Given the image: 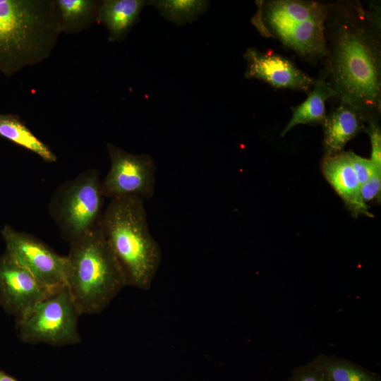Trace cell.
<instances>
[{
	"label": "cell",
	"instance_id": "1",
	"mask_svg": "<svg viewBox=\"0 0 381 381\" xmlns=\"http://www.w3.org/2000/svg\"><path fill=\"white\" fill-rule=\"evenodd\" d=\"M380 8V1L368 8L359 1L327 3L321 75L339 102L360 110L368 121L381 112Z\"/></svg>",
	"mask_w": 381,
	"mask_h": 381
},
{
	"label": "cell",
	"instance_id": "2",
	"mask_svg": "<svg viewBox=\"0 0 381 381\" xmlns=\"http://www.w3.org/2000/svg\"><path fill=\"white\" fill-rule=\"evenodd\" d=\"M61 33L55 0H0V72L47 59Z\"/></svg>",
	"mask_w": 381,
	"mask_h": 381
},
{
	"label": "cell",
	"instance_id": "3",
	"mask_svg": "<svg viewBox=\"0 0 381 381\" xmlns=\"http://www.w3.org/2000/svg\"><path fill=\"white\" fill-rule=\"evenodd\" d=\"M100 228L126 285L149 289L162 255L159 245L149 231L144 200L136 196L110 199L103 212Z\"/></svg>",
	"mask_w": 381,
	"mask_h": 381
},
{
	"label": "cell",
	"instance_id": "4",
	"mask_svg": "<svg viewBox=\"0 0 381 381\" xmlns=\"http://www.w3.org/2000/svg\"><path fill=\"white\" fill-rule=\"evenodd\" d=\"M66 287L82 314L102 312L126 285L100 226L69 245Z\"/></svg>",
	"mask_w": 381,
	"mask_h": 381
},
{
	"label": "cell",
	"instance_id": "5",
	"mask_svg": "<svg viewBox=\"0 0 381 381\" xmlns=\"http://www.w3.org/2000/svg\"><path fill=\"white\" fill-rule=\"evenodd\" d=\"M251 22L264 37L279 40L302 60L322 61L326 45L327 3L310 0L256 1Z\"/></svg>",
	"mask_w": 381,
	"mask_h": 381
},
{
	"label": "cell",
	"instance_id": "6",
	"mask_svg": "<svg viewBox=\"0 0 381 381\" xmlns=\"http://www.w3.org/2000/svg\"><path fill=\"white\" fill-rule=\"evenodd\" d=\"M101 184L99 171L91 168L64 182L54 192L49 214L69 245L100 226L105 198Z\"/></svg>",
	"mask_w": 381,
	"mask_h": 381
},
{
	"label": "cell",
	"instance_id": "7",
	"mask_svg": "<svg viewBox=\"0 0 381 381\" xmlns=\"http://www.w3.org/2000/svg\"><path fill=\"white\" fill-rule=\"evenodd\" d=\"M81 315L66 286L42 301L24 320L16 323L19 339L25 344L64 346L78 344Z\"/></svg>",
	"mask_w": 381,
	"mask_h": 381
},
{
	"label": "cell",
	"instance_id": "8",
	"mask_svg": "<svg viewBox=\"0 0 381 381\" xmlns=\"http://www.w3.org/2000/svg\"><path fill=\"white\" fill-rule=\"evenodd\" d=\"M110 168L102 180L104 198L136 196L151 198L155 190V163L147 154H133L109 143Z\"/></svg>",
	"mask_w": 381,
	"mask_h": 381
},
{
	"label": "cell",
	"instance_id": "9",
	"mask_svg": "<svg viewBox=\"0 0 381 381\" xmlns=\"http://www.w3.org/2000/svg\"><path fill=\"white\" fill-rule=\"evenodd\" d=\"M8 250L42 285L58 290L66 284L67 256L61 255L35 236L8 225L1 231Z\"/></svg>",
	"mask_w": 381,
	"mask_h": 381
},
{
	"label": "cell",
	"instance_id": "10",
	"mask_svg": "<svg viewBox=\"0 0 381 381\" xmlns=\"http://www.w3.org/2000/svg\"><path fill=\"white\" fill-rule=\"evenodd\" d=\"M56 291L40 283L8 250L0 255V306L16 323Z\"/></svg>",
	"mask_w": 381,
	"mask_h": 381
},
{
	"label": "cell",
	"instance_id": "11",
	"mask_svg": "<svg viewBox=\"0 0 381 381\" xmlns=\"http://www.w3.org/2000/svg\"><path fill=\"white\" fill-rule=\"evenodd\" d=\"M246 61L245 77L258 79L279 89L308 92L315 80L289 58L272 50L262 52L249 47L243 54Z\"/></svg>",
	"mask_w": 381,
	"mask_h": 381
},
{
	"label": "cell",
	"instance_id": "12",
	"mask_svg": "<svg viewBox=\"0 0 381 381\" xmlns=\"http://www.w3.org/2000/svg\"><path fill=\"white\" fill-rule=\"evenodd\" d=\"M321 169L326 180L355 217L359 214L372 216L368 211V206L362 199L361 185L347 152L324 156Z\"/></svg>",
	"mask_w": 381,
	"mask_h": 381
},
{
	"label": "cell",
	"instance_id": "13",
	"mask_svg": "<svg viewBox=\"0 0 381 381\" xmlns=\"http://www.w3.org/2000/svg\"><path fill=\"white\" fill-rule=\"evenodd\" d=\"M367 119L353 106L339 102L322 123L323 128V149L325 156L343 152L346 145L361 131H364Z\"/></svg>",
	"mask_w": 381,
	"mask_h": 381
},
{
	"label": "cell",
	"instance_id": "14",
	"mask_svg": "<svg viewBox=\"0 0 381 381\" xmlns=\"http://www.w3.org/2000/svg\"><path fill=\"white\" fill-rule=\"evenodd\" d=\"M145 0H103L99 8L97 22L108 31L109 42H120L126 38L139 19Z\"/></svg>",
	"mask_w": 381,
	"mask_h": 381
},
{
	"label": "cell",
	"instance_id": "15",
	"mask_svg": "<svg viewBox=\"0 0 381 381\" xmlns=\"http://www.w3.org/2000/svg\"><path fill=\"white\" fill-rule=\"evenodd\" d=\"M307 93L308 97L303 102L291 107L292 116L282 131V136L298 124H322L327 116L325 102L336 96L322 75L315 80L313 87Z\"/></svg>",
	"mask_w": 381,
	"mask_h": 381
},
{
	"label": "cell",
	"instance_id": "16",
	"mask_svg": "<svg viewBox=\"0 0 381 381\" xmlns=\"http://www.w3.org/2000/svg\"><path fill=\"white\" fill-rule=\"evenodd\" d=\"M0 136L36 154L47 162H55L56 155L38 138L18 115L0 113Z\"/></svg>",
	"mask_w": 381,
	"mask_h": 381
},
{
	"label": "cell",
	"instance_id": "17",
	"mask_svg": "<svg viewBox=\"0 0 381 381\" xmlns=\"http://www.w3.org/2000/svg\"><path fill=\"white\" fill-rule=\"evenodd\" d=\"M55 1L63 33L77 34L97 22L102 1L55 0Z\"/></svg>",
	"mask_w": 381,
	"mask_h": 381
},
{
	"label": "cell",
	"instance_id": "18",
	"mask_svg": "<svg viewBox=\"0 0 381 381\" xmlns=\"http://www.w3.org/2000/svg\"><path fill=\"white\" fill-rule=\"evenodd\" d=\"M311 361L325 372L330 381H381L377 373L335 355L320 353Z\"/></svg>",
	"mask_w": 381,
	"mask_h": 381
},
{
	"label": "cell",
	"instance_id": "19",
	"mask_svg": "<svg viewBox=\"0 0 381 381\" xmlns=\"http://www.w3.org/2000/svg\"><path fill=\"white\" fill-rule=\"evenodd\" d=\"M167 20L184 25L196 20L209 8L208 1L203 0H152L147 1Z\"/></svg>",
	"mask_w": 381,
	"mask_h": 381
},
{
	"label": "cell",
	"instance_id": "20",
	"mask_svg": "<svg viewBox=\"0 0 381 381\" xmlns=\"http://www.w3.org/2000/svg\"><path fill=\"white\" fill-rule=\"evenodd\" d=\"M288 381H330L325 372L311 361L293 369Z\"/></svg>",
	"mask_w": 381,
	"mask_h": 381
},
{
	"label": "cell",
	"instance_id": "21",
	"mask_svg": "<svg viewBox=\"0 0 381 381\" xmlns=\"http://www.w3.org/2000/svg\"><path fill=\"white\" fill-rule=\"evenodd\" d=\"M347 152L361 186L368 181L374 174H381V169H377L370 159L360 157L353 151Z\"/></svg>",
	"mask_w": 381,
	"mask_h": 381
},
{
	"label": "cell",
	"instance_id": "22",
	"mask_svg": "<svg viewBox=\"0 0 381 381\" xmlns=\"http://www.w3.org/2000/svg\"><path fill=\"white\" fill-rule=\"evenodd\" d=\"M364 131L368 134L371 143L370 159L377 169H381V130L379 119L369 120Z\"/></svg>",
	"mask_w": 381,
	"mask_h": 381
},
{
	"label": "cell",
	"instance_id": "23",
	"mask_svg": "<svg viewBox=\"0 0 381 381\" xmlns=\"http://www.w3.org/2000/svg\"><path fill=\"white\" fill-rule=\"evenodd\" d=\"M381 191V174L375 173L361 186V193L365 203L378 200ZM367 204V203H366Z\"/></svg>",
	"mask_w": 381,
	"mask_h": 381
},
{
	"label": "cell",
	"instance_id": "24",
	"mask_svg": "<svg viewBox=\"0 0 381 381\" xmlns=\"http://www.w3.org/2000/svg\"><path fill=\"white\" fill-rule=\"evenodd\" d=\"M0 381H18L15 377L8 375L0 369Z\"/></svg>",
	"mask_w": 381,
	"mask_h": 381
}]
</instances>
